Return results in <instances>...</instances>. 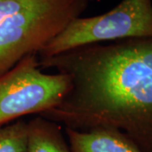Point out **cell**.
I'll list each match as a JSON object with an SVG mask.
<instances>
[{
	"label": "cell",
	"instance_id": "obj_1",
	"mask_svg": "<svg viewBox=\"0 0 152 152\" xmlns=\"http://www.w3.org/2000/svg\"><path fill=\"white\" fill-rule=\"evenodd\" d=\"M38 58L42 69L71 79L60 103L40 116L75 130L117 129L142 152H152V37L87 45Z\"/></svg>",
	"mask_w": 152,
	"mask_h": 152
},
{
	"label": "cell",
	"instance_id": "obj_2",
	"mask_svg": "<svg viewBox=\"0 0 152 152\" xmlns=\"http://www.w3.org/2000/svg\"><path fill=\"white\" fill-rule=\"evenodd\" d=\"M91 0H40L0 22V75L30 54H38Z\"/></svg>",
	"mask_w": 152,
	"mask_h": 152
},
{
	"label": "cell",
	"instance_id": "obj_3",
	"mask_svg": "<svg viewBox=\"0 0 152 152\" xmlns=\"http://www.w3.org/2000/svg\"><path fill=\"white\" fill-rule=\"evenodd\" d=\"M143 37H152V0H122L102 15L73 20L37 55L49 58L87 45Z\"/></svg>",
	"mask_w": 152,
	"mask_h": 152
},
{
	"label": "cell",
	"instance_id": "obj_4",
	"mask_svg": "<svg viewBox=\"0 0 152 152\" xmlns=\"http://www.w3.org/2000/svg\"><path fill=\"white\" fill-rule=\"evenodd\" d=\"M70 87L69 76L43 73L37 54L26 56L0 75V127L58 106Z\"/></svg>",
	"mask_w": 152,
	"mask_h": 152
},
{
	"label": "cell",
	"instance_id": "obj_5",
	"mask_svg": "<svg viewBox=\"0 0 152 152\" xmlns=\"http://www.w3.org/2000/svg\"><path fill=\"white\" fill-rule=\"evenodd\" d=\"M71 152H142L122 132L98 128L80 131L64 128Z\"/></svg>",
	"mask_w": 152,
	"mask_h": 152
},
{
	"label": "cell",
	"instance_id": "obj_6",
	"mask_svg": "<svg viewBox=\"0 0 152 152\" xmlns=\"http://www.w3.org/2000/svg\"><path fill=\"white\" fill-rule=\"evenodd\" d=\"M26 152H71L63 126L37 115L27 122Z\"/></svg>",
	"mask_w": 152,
	"mask_h": 152
},
{
	"label": "cell",
	"instance_id": "obj_7",
	"mask_svg": "<svg viewBox=\"0 0 152 152\" xmlns=\"http://www.w3.org/2000/svg\"><path fill=\"white\" fill-rule=\"evenodd\" d=\"M27 122L14 121L0 127V152H26Z\"/></svg>",
	"mask_w": 152,
	"mask_h": 152
},
{
	"label": "cell",
	"instance_id": "obj_8",
	"mask_svg": "<svg viewBox=\"0 0 152 152\" xmlns=\"http://www.w3.org/2000/svg\"><path fill=\"white\" fill-rule=\"evenodd\" d=\"M39 1L40 0H0V22L8 17L25 10Z\"/></svg>",
	"mask_w": 152,
	"mask_h": 152
}]
</instances>
